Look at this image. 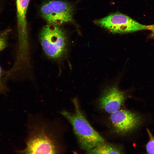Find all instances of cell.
Masks as SVG:
<instances>
[{"label":"cell","instance_id":"9","mask_svg":"<svg viewBox=\"0 0 154 154\" xmlns=\"http://www.w3.org/2000/svg\"><path fill=\"white\" fill-rule=\"evenodd\" d=\"M86 154H122L120 150L112 145L104 143L88 151Z\"/></svg>","mask_w":154,"mask_h":154},{"label":"cell","instance_id":"8","mask_svg":"<svg viewBox=\"0 0 154 154\" xmlns=\"http://www.w3.org/2000/svg\"><path fill=\"white\" fill-rule=\"evenodd\" d=\"M30 0H16L18 41H27L26 13Z\"/></svg>","mask_w":154,"mask_h":154},{"label":"cell","instance_id":"7","mask_svg":"<svg viewBox=\"0 0 154 154\" xmlns=\"http://www.w3.org/2000/svg\"><path fill=\"white\" fill-rule=\"evenodd\" d=\"M125 99L123 92L114 85L104 90L98 101L100 108L111 114L119 109Z\"/></svg>","mask_w":154,"mask_h":154},{"label":"cell","instance_id":"1","mask_svg":"<svg viewBox=\"0 0 154 154\" xmlns=\"http://www.w3.org/2000/svg\"><path fill=\"white\" fill-rule=\"evenodd\" d=\"M73 102L75 109L74 113L64 110L60 113L72 126L81 148L88 151L105 143L104 139L92 127L82 113L77 99L74 98Z\"/></svg>","mask_w":154,"mask_h":154},{"label":"cell","instance_id":"11","mask_svg":"<svg viewBox=\"0 0 154 154\" xmlns=\"http://www.w3.org/2000/svg\"><path fill=\"white\" fill-rule=\"evenodd\" d=\"M7 79L6 77V70L2 68L0 64V92H4L7 90L5 81Z\"/></svg>","mask_w":154,"mask_h":154},{"label":"cell","instance_id":"6","mask_svg":"<svg viewBox=\"0 0 154 154\" xmlns=\"http://www.w3.org/2000/svg\"><path fill=\"white\" fill-rule=\"evenodd\" d=\"M110 119L113 129L116 133L129 132L140 124L141 118L137 114L125 110H119L111 114Z\"/></svg>","mask_w":154,"mask_h":154},{"label":"cell","instance_id":"2","mask_svg":"<svg viewBox=\"0 0 154 154\" xmlns=\"http://www.w3.org/2000/svg\"><path fill=\"white\" fill-rule=\"evenodd\" d=\"M47 125L43 123L31 124L22 154H58L56 141L50 132Z\"/></svg>","mask_w":154,"mask_h":154},{"label":"cell","instance_id":"13","mask_svg":"<svg viewBox=\"0 0 154 154\" xmlns=\"http://www.w3.org/2000/svg\"><path fill=\"white\" fill-rule=\"evenodd\" d=\"M149 30L151 32V36L154 37V24L149 25Z\"/></svg>","mask_w":154,"mask_h":154},{"label":"cell","instance_id":"4","mask_svg":"<svg viewBox=\"0 0 154 154\" xmlns=\"http://www.w3.org/2000/svg\"><path fill=\"white\" fill-rule=\"evenodd\" d=\"M74 8L69 2L62 0H51L41 6L40 13L49 24L59 26L72 22Z\"/></svg>","mask_w":154,"mask_h":154},{"label":"cell","instance_id":"12","mask_svg":"<svg viewBox=\"0 0 154 154\" xmlns=\"http://www.w3.org/2000/svg\"><path fill=\"white\" fill-rule=\"evenodd\" d=\"M147 131L149 140L146 145V150L149 154H154V137L148 129H147Z\"/></svg>","mask_w":154,"mask_h":154},{"label":"cell","instance_id":"5","mask_svg":"<svg viewBox=\"0 0 154 154\" xmlns=\"http://www.w3.org/2000/svg\"><path fill=\"white\" fill-rule=\"evenodd\" d=\"M96 23L114 33H125L149 29V25L141 24L120 13L110 14L97 20Z\"/></svg>","mask_w":154,"mask_h":154},{"label":"cell","instance_id":"10","mask_svg":"<svg viewBox=\"0 0 154 154\" xmlns=\"http://www.w3.org/2000/svg\"><path fill=\"white\" fill-rule=\"evenodd\" d=\"M11 30L9 28L0 31V52L8 45V39Z\"/></svg>","mask_w":154,"mask_h":154},{"label":"cell","instance_id":"3","mask_svg":"<svg viewBox=\"0 0 154 154\" xmlns=\"http://www.w3.org/2000/svg\"><path fill=\"white\" fill-rule=\"evenodd\" d=\"M39 38L42 49L48 57L57 59L66 53L67 41L64 31L59 26L49 24L41 30Z\"/></svg>","mask_w":154,"mask_h":154}]
</instances>
